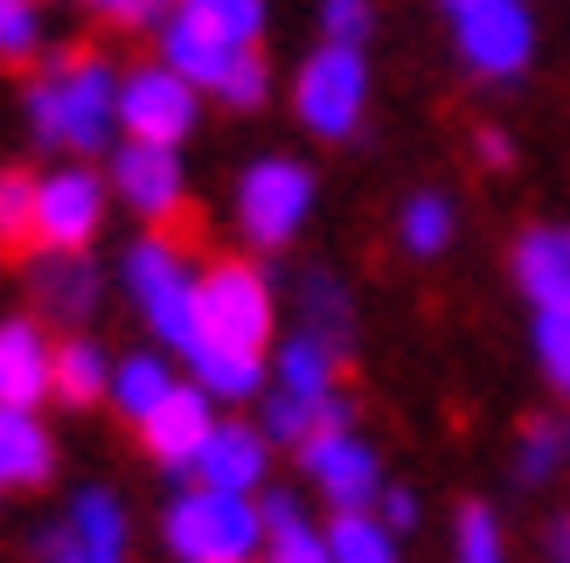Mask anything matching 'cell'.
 <instances>
[{"instance_id": "d6986e66", "label": "cell", "mask_w": 570, "mask_h": 563, "mask_svg": "<svg viewBox=\"0 0 570 563\" xmlns=\"http://www.w3.org/2000/svg\"><path fill=\"white\" fill-rule=\"evenodd\" d=\"M56 473V438L36 411H8L0 404V494H28L49 487Z\"/></svg>"}, {"instance_id": "7c38bea8", "label": "cell", "mask_w": 570, "mask_h": 563, "mask_svg": "<svg viewBox=\"0 0 570 563\" xmlns=\"http://www.w3.org/2000/svg\"><path fill=\"white\" fill-rule=\"evenodd\" d=\"M188 481L216 487V494H250V501H258L272 487V438L250 425V417H216V432L203 438Z\"/></svg>"}, {"instance_id": "3957f363", "label": "cell", "mask_w": 570, "mask_h": 563, "mask_svg": "<svg viewBox=\"0 0 570 563\" xmlns=\"http://www.w3.org/2000/svg\"><path fill=\"white\" fill-rule=\"evenodd\" d=\"M195 278H203V265L175 237H132L119 258V286L132 293L154 348H167V355H195V342H203V327H195Z\"/></svg>"}, {"instance_id": "f35d334b", "label": "cell", "mask_w": 570, "mask_h": 563, "mask_svg": "<svg viewBox=\"0 0 570 563\" xmlns=\"http://www.w3.org/2000/svg\"><path fill=\"white\" fill-rule=\"evenodd\" d=\"M42 563H77V556L63 550V536H56V529H49V536H42Z\"/></svg>"}, {"instance_id": "e0dca14e", "label": "cell", "mask_w": 570, "mask_h": 563, "mask_svg": "<svg viewBox=\"0 0 570 563\" xmlns=\"http://www.w3.org/2000/svg\"><path fill=\"white\" fill-rule=\"evenodd\" d=\"M265 362H272V389H293V397H306V404H334L348 348H334V342H321V334L293 327V334H278V342H272Z\"/></svg>"}, {"instance_id": "5b68a950", "label": "cell", "mask_w": 570, "mask_h": 563, "mask_svg": "<svg viewBox=\"0 0 570 563\" xmlns=\"http://www.w3.org/2000/svg\"><path fill=\"white\" fill-rule=\"evenodd\" d=\"M313 203H321V175H313L306 160L258 154V160H244V175L230 188V223L250 250H285L306 230Z\"/></svg>"}, {"instance_id": "cb8c5ba5", "label": "cell", "mask_w": 570, "mask_h": 563, "mask_svg": "<svg viewBox=\"0 0 570 563\" xmlns=\"http://www.w3.org/2000/svg\"><path fill=\"white\" fill-rule=\"evenodd\" d=\"M188 383L203 389L209 404H258L272 383L265 355H237V348H195L188 355Z\"/></svg>"}, {"instance_id": "8992f818", "label": "cell", "mask_w": 570, "mask_h": 563, "mask_svg": "<svg viewBox=\"0 0 570 563\" xmlns=\"http://www.w3.org/2000/svg\"><path fill=\"white\" fill-rule=\"evenodd\" d=\"M293 111L313 139H355L368 111V56L348 42H313L293 70Z\"/></svg>"}, {"instance_id": "6da1fadb", "label": "cell", "mask_w": 570, "mask_h": 563, "mask_svg": "<svg viewBox=\"0 0 570 563\" xmlns=\"http://www.w3.org/2000/svg\"><path fill=\"white\" fill-rule=\"evenodd\" d=\"M28 132L42 139V147L56 154H105L111 139H119V63H105L98 49H63L49 56V63L36 70V83H28Z\"/></svg>"}, {"instance_id": "30bf717a", "label": "cell", "mask_w": 570, "mask_h": 563, "mask_svg": "<svg viewBox=\"0 0 570 563\" xmlns=\"http://www.w3.org/2000/svg\"><path fill=\"white\" fill-rule=\"evenodd\" d=\"M105 209H111V188L98 167L63 160L36 175V250H91L105 230Z\"/></svg>"}, {"instance_id": "7a4b0ae2", "label": "cell", "mask_w": 570, "mask_h": 563, "mask_svg": "<svg viewBox=\"0 0 570 563\" xmlns=\"http://www.w3.org/2000/svg\"><path fill=\"white\" fill-rule=\"evenodd\" d=\"M195 348H237V355H272L278 342V293L258 258H216L195 278Z\"/></svg>"}, {"instance_id": "f1b7e54d", "label": "cell", "mask_w": 570, "mask_h": 563, "mask_svg": "<svg viewBox=\"0 0 570 563\" xmlns=\"http://www.w3.org/2000/svg\"><path fill=\"white\" fill-rule=\"evenodd\" d=\"M36 250V175L0 167V258H28Z\"/></svg>"}, {"instance_id": "2e32d148", "label": "cell", "mask_w": 570, "mask_h": 563, "mask_svg": "<svg viewBox=\"0 0 570 563\" xmlns=\"http://www.w3.org/2000/svg\"><path fill=\"white\" fill-rule=\"evenodd\" d=\"M49 327L36 314H14V320H0V404L8 411H36L49 404Z\"/></svg>"}, {"instance_id": "d590c367", "label": "cell", "mask_w": 570, "mask_h": 563, "mask_svg": "<svg viewBox=\"0 0 570 563\" xmlns=\"http://www.w3.org/2000/svg\"><path fill=\"white\" fill-rule=\"evenodd\" d=\"M77 8H91L105 21H119V28H147V21L167 14V0H77Z\"/></svg>"}, {"instance_id": "60d3db41", "label": "cell", "mask_w": 570, "mask_h": 563, "mask_svg": "<svg viewBox=\"0 0 570 563\" xmlns=\"http://www.w3.org/2000/svg\"><path fill=\"white\" fill-rule=\"evenodd\" d=\"M563 445H570V417H563Z\"/></svg>"}, {"instance_id": "d6a6232c", "label": "cell", "mask_w": 570, "mask_h": 563, "mask_svg": "<svg viewBox=\"0 0 570 563\" xmlns=\"http://www.w3.org/2000/svg\"><path fill=\"white\" fill-rule=\"evenodd\" d=\"M49 42L42 0H0V63H36Z\"/></svg>"}, {"instance_id": "e575fe53", "label": "cell", "mask_w": 570, "mask_h": 563, "mask_svg": "<svg viewBox=\"0 0 570 563\" xmlns=\"http://www.w3.org/2000/svg\"><path fill=\"white\" fill-rule=\"evenodd\" d=\"M376 522L390 529V536H411V529L424 522V515H417V494H411V487H383V494H376Z\"/></svg>"}, {"instance_id": "4316f807", "label": "cell", "mask_w": 570, "mask_h": 563, "mask_svg": "<svg viewBox=\"0 0 570 563\" xmlns=\"http://www.w3.org/2000/svg\"><path fill=\"white\" fill-rule=\"evenodd\" d=\"M299 327L334 342V348L355 342V299H348V286H341L334 271H306L299 278Z\"/></svg>"}, {"instance_id": "ac0fdd59", "label": "cell", "mask_w": 570, "mask_h": 563, "mask_svg": "<svg viewBox=\"0 0 570 563\" xmlns=\"http://www.w3.org/2000/svg\"><path fill=\"white\" fill-rule=\"evenodd\" d=\"M98 299H105V271L91 265V250H42L36 258V306L49 320L83 327L98 314Z\"/></svg>"}, {"instance_id": "44dd1931", "label": "cell", "mask_w": 570, "mask_h": 563, "mask_svg": "<svg viewBox=\"0 0 570 563\" xmlns=\"http://www.w3.org/2000/svg\"><path fill=\"white\" fill-rule=\"evenodd\" d=\"M175 383H181V369H175V355H167V348H132V355L111 362V389H105V404L119 411L126 425H147Z\"/></svg>"}, {"instance_id": "74e56055", "label": "cell", "mask_w": 570, "mask_h": 563, "mask_svg": "<svg viewBox=\"0 0 570 563\" xmlns=\"http://www.w3.org/2000/svg\"><path fill=\"white\" fill-rule=\"evenodd\" d=\"M515 147H508V132H480V167H508Z\"/></svg>"}, {"instance_id": "484cf974", "label": "cell", "mask_w": 570, "mask_h": 563, "mask_svg": "<svg viewBox=\"0 0 570 563\" xmlns=\"http://www.w3.org/2000/svg\"><path fill=\"white\" fill-rule=\"evenodd\" d=\"M452 237H460V209H452L445 188H411L404 203H396V244H404L411 258H445Z\"/></svg>"}, {"instance_id": "b9f144b4", "label": "cell", "mask_w": 570, "mask_h": 563, "mask_svg": "<svg viewBox=\"0 0 570 563\" xmlns=\"http://www.w3.org/2000/svg\"><path fill=\"white\" fill-rule=\"evenodd\" d=\"M258 563H265V556H258Z\"/></svg>"}, {"instance_id": "8fae6325", "label": "cell", "mask_w": 570, "mask_h": 563, "mask_svg": "<svg viewBox=\"0 0 570 563\" xmlns=\"http://www.w3.org/2000/svg\"><path fill=\"white\" fill-rule=\"evenodd\" d=\"M111 203H126L147 230H167L188 209V167L181 147H147V139H111V167H105Z\"/></svg>"}, {"instance_id": "ba28073f", "label": "cell", "mask_w": 570, "mask_h": 563, "mask_svg": "<svg viewBox=\"0 0 570 563\" xmlns=\"http://www.w3.org/2000/svg\"><path fill=\"white\" fill-rule=\"evenodd\" d=\"M203 91L167 70L160 56L154 63L119 70V139H147V147H188V132L203 126Z\"/></svg>"}, {"instance_id": "603a6c76", "label": "cell", "mask_w": 570, "mask_h": 563, "mask_svg": "<svg viewBox=\"0 0 570 563\" xmlns=\"http://www.w3.org/2000/svg\"><path fill=\"white\" fill-rule=\"evenodd\" d=\"M105 389H111V355H105V342H91V334L56 342V355H49V397L56 404L91 411V404H105Z\"/></svg>"}, {"instance_id": "7402d4cb", "label": "cell", "mask_w": 570, "mask_h": 563, "mask_svg": "<svg viewBox=\"0 0 570 563\" xmlns=\"http://www.w3.org/2000/svg\"><path fill=\"white\" fill-rule=\"evenodd\" d=\"M167 21L195 28V36H216L230 49H265L272 0H167Z\"/></svg>"}, {"instance_id": "8d00e7d4", "label": "cell", "mask_w": 570, "mask_h": 563, "mask_svg": "<svg viewBox=\"0 0 570 563\" xmlns=\"http://www.w3.org/2000/svg\"><path fill=\"white\" fill-rule=\"evenodd\" d=\"M543 550H550V563H570V508L543 529Z\"/></svg>"}, {"instance_id": "9c48e42d", "label": "cell", "mask_w": 570, "mask_h": 563, "mask_svg": "<svg viewBox=\"0 0 570 563\" xmlns=\"http://www.w3.org/2000/svg\"><path fill=\"white\" fill-rule=\"evenodd\" d=\"M452 49L488 83H515L535 63V14L529 0H473L452 14Z\"/></svg>"}, {"instance_id": "d4e9b609", "label": "cell", "mask_w": 570, "mask_h": 563, "mask_svg": "<svg viewBox=\"0 0 570 563\" xmlns=\"http://www.w3.org/2000/svg\"><path fill=\"white\" fill-rule=\"evenodd\" d=\"M265 438H272V453H299V445L321 432V425H348V404H306V397H293V389H272L265 383V397H258V417H250Z\"/></svg>"}, {"instance_id": "1f68e13d", "label": "cell", "mask_w": 570, "mask_h": 563, "mask_svg": "<svg viewBox=\"0 0 570 563\" xmlns=\"http://www.w3.org/2000/svg\"><path fill=\"white\" fill-rule=\"evenodd\" d=\"M529 355L557 397H570V314H529Z\"/></svg>"}, {"instance_id": "4dcf8cb0", "label": "cell", "mask_w": 570, "mask_h": 563, "mask_svg": "<svg viewBox=\"0 0 570 563\" xmlns=\"http://www.w3.org/2000/svg\"><path fill=\"white\" fill-rule=\"evenodd\" d=\"M452 563H508V529L488 501H466L452 515Z\"/></svg>"}, {"instance_id": "277c9868", "label": "cell", "mask_w": 570, "mask_h": 563, "mask_svg": "<svg viewBox=\"0 0 570 563\" xmlns=\"http://www.w3.org/2000/svg\"><path fill=\"white\" fill-rule=\"evenodd\" d=\"M160 543L175 563H258L265 515L250 494H216L188 481L160 515Z\"/></svg>"}, {"instance_id": "5bb4252c", "label": "cell", "mask_w": 570, "mask_h": 563, "mask_svg": "<svg viewBox=\"0 0 570 563\" xmlns=\"http://www.w3.org/2000/svg\"><path fill=\"white\" fill-rule=\"evenodd\" d=\"M216 417H223V411H216L203 389L181 376V383L160 397V411L147 417V425H132V432H139V445H147V460H154V466L188 473V466H195V453H203V438L216 432Z\"/></svg>"}, {"instance_id": "ffe728a7", "label": "cell", "mask_w": 570, "mask_h": 563, "mask_svg": "<svg viewBox=\"0 0 570 563\" xmlns=\"http://www.w3.org/2000/svg\"><path fill=\"white\" fill-rule=\"evenodd\" d=\"M258 515H265V550H258L265 563H327V522H313L293 487H265Z\"/></svg>"}, {"instance_id": "52a82bcc", "label": "cell", "mask_w": 570, "mask_h": 563, "mask_svg": "<svg viewBox=\"0 0 570 563\" xmlns=\"http://www.w3.org/2000/svg\"><path fill=\"white\" fill-rule=\"evenodd\" d=\"M293 460L306 473V487L327 501V515H376V494L390 487L383 453L355 432V417L348 425H321Z\"/></svg>"}, {"instance_id": "836d02e7", "label": "cell", "mask_w": 570, "mask_h": 563, "mask_svg": "<svg viewBox=\"0 0 570 563\" xmlns=\"http://www.w3.org/2000/svg\"><path fill=\"white\" fill-rule=\"evenodd\" d=\"M368 36H376V0H321V42L362 49Z\"/></svg>"}, {"instance_id": "ab89813d", "label": "cell", "mask_w": 570, "mask_h": 563, "mask_svg": "<svg viewBox=\"0 0 570 563\" xmlns=\"http://www.w3.org/2000/svg\"><path fill=\"white\" fill-rule=\"evenodd\" d=\"M439 8H445V14H460V8H473V0H439Z\"/></svg>"}, {"instance_id": "f546056e", "label": "cell", "mask_w": 570, "mask_h": 563, "mask_svg": "<svg viewBox=\"0 0 570 563\" xmlns=\"http://www.w3.org/2000/svg\"><path fill=\"white\" fill-rule=\"evenodd\" d=\"M327 563H396V536L376 515H327Z\"/></svg>"}, {"instance_id": "9a60e30c", "label": "cell", "mask_w": 570, "mask_h": 563, "mask_svg": "<svg viewBox=\"0 0 570 563\" xmlns=\"http://www.w3.org/2000/svg\"><path fill=\"white\" fill-rule=\"evenodd\" d=\"M56 536H63V550L77 563H126L132 556V515L111 487H77L63 522H56Z\"/></svg>"}, {"instance_id": "83f0119b", "label": "cell", "mask_w": 570, "mask_h": 563, "mask_svg": "<svg viewBox=\"0 0 570 563\" xmlns=\"http://www.w3.org/2000/svg\"><path fill=\"white\" fill-rule=\"evenodd\" d=\"M563 466H570L563 425H557V417H529V425L515 432V460H508V473H515V487H550Z\"/></svg>"}, {"instance_id": "4fadbf2b", "label": "cell", "mask_w": 570, "mask_h": 563, "mask_svg": "<svg viewBox=\"0 0 570 563\" xmlns=\"http://www.w3.org/2000/svg\"><path fill=\"white\" fill-rule=\"evenodd\" d=\"M508 278L529 314H570V223H529L508 250Z\"/></svg>"}]
</instances>
